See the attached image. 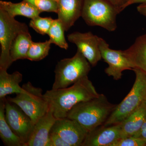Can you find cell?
Here are the masks:
<instances>
[{"label": "cell", "instance_id": "obj_17", "mask_svg": "<svg viewBox=\"0 0 146 146\" xmlns=\"http://www.w3.org/2000/svg\"><path fill=\"white\" fill-rule=\"evenodd\" d=\"M23 80V75L18 71L8 74L7 70L0 69V99L10 94H20L23 91L20 83Z\"/></svg>", "mask_w": 146, "mask_h": 146}, {"label": "cell", "instance_id": "obj_7", "mask_svg": "<svg viewBox=\"0 0 146 146\" xmlns=\"http://www.w3.org/2000/svg\"><path fill=\"white\" fill-rule=\"evenodd\" d=\"M29 31L26 24L20 23L0 9V69L7 70L12 63L10 50L11 44L19 33Z\"/></svg>", "mask_w": 146, "mask_h": 146}, {"label": "cell", "instance_id": "obj_20", "mask_svg": "<svg viewBox=\"0 0 146 146\" xmlns=\"http://www.w3.org/2000/svg\"><path fill=\"white\" fill-rule=\"evenodd\" d=\"M33 42L29 31L19 33L11 46L10 55L12 62L19 59H27V53Z\"/></svg>", "mask_w": 146, "mask_h": 146}, {"label": "cell", "instance_id": "obj_5", "mask_svg": "<svg viewBox=\"0 0 146 146\" xmlns=\"http://www.w3.org/2000/svg\"><path fill=\"white\" fill-rule=\"evenodd\" d=\"M120 13L106 0H84L81 17L88 25L112 32L117 28V17Z\"/></svg>", "mask_w": 146, "mask_h": 146}, {"label": "cell", "instance_id": "obj_25", "mask_svg": "<svg viewBox=\"0 0 146 146\" xmlns=\"http://www.w3.org/2000/svg\"><path fill=\"white\" fill-rule=\"evenodd\" d=\"M146 140L133 136L121 138L112 146H146Z\"/></svg>", "mask_w": 146, "mask_h": 146}, {"label": "cell", "instance_id": "obj_8", "mask_svg": "<svg viewBox=\"0 0 146 146\" xmlns=\"http://www.w3.org/2000/svg\"><path fill=\"white\" fill-rule=\"evenodd\" d=\"M100 49L102 58L108 65V67L105 70L108 76L112 77L115 80H119L121 78L124 71L133 70V65L124 50L110 48L107 42L101 37Z\"/></svg>", "mask_w": 146, "mask_h": 146}, {"label": "cell", "instance_id": "obj_30", "mask_svg": "<svg viewBox=\"0 0 146 146\" xmlns=\"http://www.w3.org/2000/svg\"><path fill=\"white\" fill-rule=\"evenodd\" d=\"M134 4H146V0H130L126 5L125 9L127 7Z\"/></svg>", "mask_w": 146, "mask_h": 146}, {"label": "cell", "instance_id": "obj_13", "mask_svg": "<svg viewBox=\"0 0 146 146\" xmlns=\"http://www.w3.org/2000/svg\"><path fill=\"white\" fill-rule=\"evenodd\" d=\"M84 0H59L57 14L65 31H68L81 17Z\"/></svg>", "mask_w": 146, "mask_h": 146}, {"label": "cell", "instance_id": "obj_21", "mask_svg": "<svg viewBox=\"0 0 146 146\" xmlns=\"http://www.w3.org/2000/svg\"><path fill=\"white\" fill-rule=\"evenodd\" d=\"M65 30L62 23L58 19L54 20L48 35L52 44H55L60 48L68 49V44L65 39Z\"/></svg>", "mask_w": 146, "mask_h": 146}, {"label": "cell", "instance_id": "obj_1", "mask_svg": "<svg viewBox=\"0 0 146 146\" xmlns=\"http://www.w3.org/2000/svg\"><path fill=\"white\" fill-rule=\"evenodd\" d=\"M99 95L87 76L72 86L48 90L44 96L50 110L57 119L67 117L68 112L76 105L92 99Z\"/></svg>", "mask_w": 146, "mask_h": 146}, {"label": "cell", "instance_id": "obj_15", "mask_svg": "<svg viewBox=\"0 0 146 146\" xmlns=\"http://www.w3.org/2000/svg\"><path fill=\"white\" fill-rule=\"evenodd\" d=\"M124 51L133 70L139 69L146 74V34L137 37L133 44Z\"/></svg>", "mask_w": 146, "mask_h": 146}, {"label": "cell", "instance_id": "obj_12", "mask_svg": "<svg viewBox=\"0 0 146 146\" xmlns=\"http://www.w3.org/2000/svg\"><path fill=\"white\" fill-rule=\"evenodd\" d=\"M122 138L120 124L103 125L88 132L82 146H112Z\"/></svg>", "mask_w": 146, "mask_h": 146}, {"label": "cell", "instance_id": "obj_27", "mask_svg": "<svg viewBox=\"0 0 146 146\" xmlns=\"http://www.w3.org/2000/svg\"><path fill=\"white\" fill-rule=\"evenodd\" d=\"M119 9L120 12L125 9L126 5L130 0H106Z\"/></svg>", "mask_w": 146, "mask_h": 146}, {"label": "cell", "instance_id": "obj_31", "mask_svg": "<svg viewBox=\"0 0 146 146\" xmlns=\"http://www.w3.org/2000/svg\"><path fill=\"white\" fill-rule=\"evenodd\" d=\"M53 1H55L57 2H58L59 0H53Z\"/></svg>", "mask_w": 146, "mask_h": 146}, {"label": "cell", "instance_id": "obj_3", "mask_svg": "<svg viewBox=\"0 0 146 146\" xmlns=\"http://www.w3.org/2000/svg\"><path fill=\"white\" fill-rule=\"evenodd\" d=\"M136 79L132 88L122 101L116 105L104 126L118 124L133 113L146 99V74L133 69Z\"/></svg>", "mask_w": 146, "mask_h": 146}, {"label": "cell", "instance_id": "obj_32", "mask_svg": "<svg viewBox=\"0 0 146 146\" xmlns=\"http://www.w3.org/2000/svg\"></svg>", "mask_w": 146, "mask_h": 146}, {"label": "cell", "instance_id": "obj_28", "mask_svg": "<svg viewBox=\"0 0 146 146\" xmlns=\"http://www.w3.org/2000/svg\"><path fill=\"white\" fill-rule=\"evenodd\" d=\"M132 136L146 140V119L139 130Z\"/></svg>", "mask_w": 146, "mask_h": 146}, {"label": "cell", "instance_id": "obj_18", "mask_svg": "<svg viewBox=\"0 0 146 146\" xmlns=\"http://www.w3.org/2000/svg\"><path fill=\"white\" fill-rule=\"evenodd\" d=\"M0 9L5 11L13 18L17 16H22L31 19L39 16V14L42 13L25 0L18 3L1 1Z\"/></svg>", "mask_w": 146, "mask_h": 146}, {"label": "cell", "instance_id": "obj_11", "mask_svg": "<svg viewBox=\"0 0 146 146\" xmlns=\"http://www.w3.org/2000/svg\"><path fill=\"white\" fill-rule=\"evenodd\" d=\"M50 132L57 133L70 146H82L89 132L78 122L68 117L56 119Z\"/></svg>", "mask_w": 146, "mask_h": 146}, {"label": "cell", "instance_id": "obj_6", "mask_svg": "<svg viewBox=\"0 0 146 146\" xmlns=\"http://www.w3.org/2000/svg\"><path fill=\"white\" fill-rule=\"evenodd\" d=\"M23 91L14 98H7L16 105L30 118L34 125L48 112L49 106L42 94V89L36 87L30 82L22 86Z\"/></svg>", "mask_w": 146, "mask_h": 146}, {"label": "cell", "instance_id": "obj_23", "mask_svg": "<svg viewBox=\"0 0 146 146\" xmlns=\"http://www.w3.org/2000/svg\"><path fill=\"white\" fill-rule=\"evenodd\" d=\"M54 20L51 17L42 18L37 16L31 19L29 26L39 34L44 35L48 34Z\"/></svg>", "mask_w": 146, "mask_h": 146}, {"label": "cell", "instance_id": "obj_29", "mask_svg": "<svg viewBox=\"0 0 146 146\" xmlns=\"http://www.w3.org/2000/svg\"><path fill=\"white\" fill-rule=\"evenodd\" d=\"M137 9L139 13L146 17V4H139L137 7Z\"/></svg>", "mask_w": 146, "mask_h": 146}, {"label": "cell", "instance_id": "obj_16", "mask_svg": "<svg viewBox=\"0 0 146 146\" xmlns=\"http://www.w3.org/2000/svg\"><path fill=\"white\" fill-rule=\"evenodd\" d=\"M146 119V99L137 109L120 123L122 138L133 136Z\"/></svg>", "mask_w": 146, "mask_h": 146}, {"label": "cell", "instance_id": "obj_14", "mask_svg": "<svg viewBox=\"0 0 146 146\" xmlns=\"http://www.w3.org/2000/svg\"><path fill=\"white\" fill-rule=\"evenodd\" d=\"M56 120L49 110L34 125L31 136L26 146H48L50 132Z\"/></svg>", "mask_w": 146, "mask_h": 146}, {"label": "cell", "instance_id": "obj_10", "mask_svg": "<svg viewBox=\"0 0 146 146\" xmlns=\"http://www.w3.org/2000/svg\"><path fill=\"white\" fill-rule=\"evenodd\" d=\"M101 37L91 32H75L68 35L69 42L75 44L92 67L96 66L102 59L100 49Z\"/></svg>", "mask_w": 146, "mask_h": 146}, {"label": "cell", "instance_id": "obj_9", "mask_svg": "<svg viewBox=\"0 0 146 146\" xmlns=\"http://www.w3.org/2000/svg\"><path fill=\"white\" fill-rule=\"evenodd\" d=\"M5 117L13 132L21 139L24 146H26L34 126L30 118L16 105L9 101L7 98Z\"/></svg>", "mask_w": 146, "mask_h": 146}, {"label": "cell", "instance_id": "obj_19", "mask_svg": "<svg viewBox=\"0 0 146 146\" xmlns=\"http://www.w3.org/2000/svg\"><path fill=\"white\" fill-rule=\"evenodd\" d=\"M6 98L0 99V137L5 145L24 146L20 138L14 133L5 117Z\"/></svg>", "mask_w": 146, "mask_h": 146}, {"label": "cell", "instance_id": "obj_24", "mask_svg": "<svg viewBox=\"0 0 146 146\" xmlns=\"http://www.w3.org/2000/svg\"><path fill=\"white\" fill-rule=\"evenodd\" d=\"M31 4L41 12L57 13L58 2L53 0H25Z\"/></svg>", "mask_w": 146, "mask_h": 146}, {"label": "cell", "instance_id": "obj_22", "mask_svg": "<svg viewBox=\"0 0 146 146\" xmlns=\"http://www.w3.org/2000/svg\"><path fill=\"white\" fill-rule=\"evenodd\" d=\"M51 42L50 40L45 42H33L27 54V59L31 61H39L48 54Z\"/></svg>", "mask_w": 146, "mask_h": 146}, {"label": "cell", "instance_id": "obj_26", "mask_svg": "<svg viewBox=\"0 0 146 146\" xmlns=\"http://www.w3.org/2000/svg\"><path fill=\"white\" fill-rule=\"evenodd\" d=\"M48 146H70L57 133L50 132Z\"/></svg>", "mask_w": 146, "mask_h": 146}, {"label": "cell", "instance_id": "obj_4", "mask_svg": "<svg viewBox=\"0 0 146 146\" xmlns=\"http://www.w3.org/2000/svg\"><path fill=\"white\" fill-rule=\"evenodd\" d=\"M91 64L80 51L70 58L62 59L58 62L55 69V79L52 89L69 87L80 80L88 76Z\"/></svg>", "mask_w": 146, "mask_h": 146}, {"label": "cell", "instance_id": "obj_2", "mask_svg": "<svg viewBox=\"0 0 146 146\" xmlns=\"http://www.w3.org/2000/svg\"><path fill=\"white\" fill-rule=\"evenodd\" d=\"M117 105L110 103L103 94L76 105L67 117L76 120L90 132L104 124Z\"/></svg>", "mask_w": 146, "mask_h": 146}]
</instances>
